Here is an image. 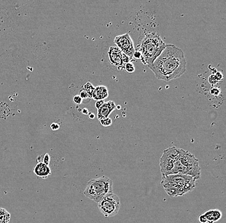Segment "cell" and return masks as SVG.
<instances>
[{
	"mask_svg": "<svg viewBox=\"0 0 226 223\" xmlns=\"http://www.w3.org/2000/svg\"><path fill=\"white\" fill-rule=\"evenodd\" d=\"M10 215L4 208H0V223H8Z\"/></svg>",
	"mask_w": 226,
	"mask_h": 223,
	"instance_id": "9a60e30c",
	"label": "cell"
},
{
	"mask_svg": "<svg viewBox=\"0 0 226 223\" xmlns=\"http://www.w3.org/2000/svg\"><path fill=\"white\" fill-rule=\"evenodd\" d=\"M79 96L81 97L82 99V102H83V100H87V102H89L90 100V99H91V97L90 96V95H89L87 93V92L86 91H85L84 89H82L81 91L80 92V95Z\"/></svg>",
	"mask_w": 226,
	"mask_h": 223,
	"instance_id": "e0dca14e",
	"label": "cell"
},
{
	"mask_svg": "<svg viewBox=\"0 0 226 223\" xmlns=\"http://www.w3.org/2000/svg\"><path fill=\"white\" fill-rule=\"evenodd\" d=\"M196 179L182 174L163 176L161 184L170 196H182L195 187Z\"/></svg>",
	"mask_w": 226,
	"mask_h": 223,
	"instance_id": "7a4b0ae2",
	"label": "cell"
},
{
	"mask_svg": "<svg viewBox=\"0 0 226 223\" xmlns=\"http://www.w3.org/2000/svg\"><path fill=\"white\" fill-rule=\"evenodd\" d=\"M45 159V160H44V163L46 164V165H48V162H49V159H50V158H49V156L48 155V154H46V155H45V156H44V159Z\"/></svg>",
	"mask_w": 226,
	"mask_h": 223,
	"instance_id": "cb8c5ba5",
	"label": "cell"
},
{
	"mask_svg": "<svg viewBox=\"0 0 226 223\" xmlns=\"http://www.w3.org/2000/svg\"><path fill=\"white\" fill-rule=\"evenodd\" d=\"M104 102H104V100H97V102H96V103H95V106H96V108H97V109H98V108H100L103 105V104H104Z\"/></svg>",
	"mask_w": 226,
	"mask_h": 223,
	"instance_id": "7402d4cb",
	"label": "cell"
},
{
	"mask_svg": "<svg viewBox=\"0 0 226 223\" xmlns=\"http://www.w3.org/2000/svg\"><path fill=\"white\" fill-rule=\"evenodd\" d=\"M89 116H90V118H91V119H93V118H94V115L90 113V114H89Z\"/></svg>",
	"mask_w": 226,
	"mask_h": 223,
	"instance_id": "484cf974",
	"label": "cell"
},
{
	"mask_svg": "<svg viewBox=\"0 0 226 223\" xmlns=\"http://www.w3.org/2000/svg\"><path fill=\"white\" fill-rule=\"evenodd\" d=\"M10 113L9 105L5 102L0 103V118H5L7 117Z\"/></svg>",
	"mask_w": 226,
	"mask_h": 223,
	"instance_id": "5bb4252c",
	"label": "cell"
},
{
	"mask_svg": "<svg viewBox=\"0 0 226 223\" xmlns=\"http://www.w3.org/2000/svg\"><path fill=\"white\" fill-rule=\"evenodd\" d=\"M108 90L105 86H99L94 88L92 98L96 100H101L106 99L108 96Z\"/></svg>",
	"mask_w": 226,
	"mask_h": 223,
	"instance_id": "7c38bea8",
	"label": "cell"
},
{
	"mask_svg": "<svg viewBox=\"0 0 226 223\" xmlns=\"http://www.w3.org/2000/svg\"><path fill=\"white\" fill-rule=\"evenodd\" d=\"M82 113L84 114V115H88V114H89L88 109H86V108L83 109V110H82Z\"/></svg>",
	"mask_w": 226,
	"mask_h": 223,
	"instance_id": "d4e9b609",
	"label": "cell"
},
{
	"mask_svg": "<svg viewBox=\"0 0 226 223\" xmlns=\"http://www.w3.org/2000/svg\"><path fill=\"white\" fill-rule=\"evenodd\" d=\"M83 89H84L85 91H86L87 92V93L90 95V96L92 98L93 96V93L94 92V88L93 87V86L91 84L90 82H87L86 83V84L83 86Z\"/></svg>",
	"mask_w": 226,
	"mask_h": 223,
	"instance_id": "2e32d148",
	"label": "cell"
},
{
	"mask_svg": "<svg viewBox=\"0 0 226 223\" xmlns=\"http://www.w3.org/2000/svg\"><path fill=\"white\" fill-rule=\"evenodd\" d=\"M114 42L123 53L128 57H133V54L135 52L134 43L128 33L116 36Z\"/></svg>",
	"mask_w": 226,
	"mask_h": 223,
	"instance_id": "ba28073f",
	"label": "cell"
},
{
	"mask_svg": "<svg viewBox=\"0 0 226 223\" xmlns=\"http://www.w3.org/2000/svg\"><path fill=\"white\" fill-rule=\"evenodd\" d=\"M108 56L111 63L119 69L124 63L129 62V57L123 53L118 47H110L108 52Z\"/></svg>",
	"mask_w": 226,
	"mask_h": 223,
	"instance_id": "9c48e42d",
	"label": "cell"
},
{
	"mask_svg": "<svg viewBox=\"0 0 226 223\" xmlns=\"http://www.w3.org/2000/svg\"><path fill=\"white\" fill-rule=\"evenodd\" d=\"M166 44L160 35L155 32L147 33L141 41L140 52L141 53L140 61L145 65H151L157 57L165 48Z\"/></svg>",
	"mask_w": 226,
	"mask_h": 223,
	"instance_id": "3957f363",
	"label": "cell"
},
{
	"mask_svg": "<svg viewBox=\"0 0 226 223\" xmlns=\"http://www.w3.org/2000/svg\"><path fill=\"white\" fill-rule=\"evenodd\" d=\"M133 57L137 59H141V52H140V50H137V51H135L134 54H133Z\"/></svg>",
	"mask_w": 226,
	"mask_h": 223,
	"instance_id": "44dd1931",
	"label": "cell"
},
{
	"mask_svg": "<svg viewBox=\"0 0 226 223\" xmlns=\"http://www.w3.org/2000/svg\"><path fill=\"white\" fill-rule=\"evenodd\" d=\"M125 70L128 73H132L135 71V67L131 62H127L125 65Z\"/></svg>",
	"mask_w": 226,
	"mask_h": 223,
	"instance_id": "d6986e66",
	"label": "cell"
},
{
	"mask_svg": "<svg viewBox=\"0 0 226 223\" xmlns=\"http://www.w3.org/2000/svg\"><path fill=\"white\" fill-rule=\"evenodd\" d=\"M34 172L39 176L44 177L47 176L50 173V170L49 167L44 163L40 162L34 169Z\"/></svg>",
	"mask_w": 226,
	"mask_h": 223,
	"instance_id": "4fadbf2b",
	"label": "cell"
},
{
	"mask_svg": "<svg viewBox=\"0 0 226 223\" xmlns=\"http://www.w3.org/2000/svg\"><path fill=\"white\" fill-rule=\"evenodd\" d=\"M155 77L168 82L182 76L186 69V60L182 50L174 45H166L161 53L148 66Z\"/></svg>",
	"mask_w": 226,
	"mask_h": 223,
	"instance_id": "6da1fadb",
	"label": "cell"
},
{
	"mask_svg": "<svg viewBox=\"0 0 226 223\" xmlns=\"http://www.w3.org/2000/svg\"><path fill=\"white\" fill-rule=\"evenodd\" d=\"M73 102L76 104H80L82 102V99L79 95H75L73 97Z\"/></svg>",
	"mask_w": 226,
	"mask_h": 223,
	"instance_id": "ffe728a7",
	"label": "cell"
},
{
	"mask_svg": "<svg viewBox=\"0 0 226 223\" xmlns=\"http://www.w3.org/2000/svg\"><path fill=\"white\" fill-rule=\"evenodd\" d=\"M111 193H113V182L106 176L90 180L87 183L84 192L86 197L97 203Z\"/></svg>",
	"mask_w": 226,
	"mask_h": 223,
	"instance_id": "5b68a950",
	"label": "cell"
},
{
	"mask_svg": "<svg viewBox=\"0 0 226 223\" xmlns=\"http://www.w3.org/2000/svg\"><path fill=\"white\" fill-rule=\"evenodd\" d=\"M182 150V149L172 147L163 151L159 161L160 169L163 176H167L172 170L175 163L179 158Z\"/></svg>",
	"mask_w": 226,
	"mask_h": 223,
	"instance_id": "8992f818",
	"label": "cell"
},
{
	"mask_svg": "<svg viewBox=\"0 0 226 223\" xmlns=\"http://www.w3.org/2000/svg\"><path fill=\"white\" fill-rule=\"evenodd\" d=\"M222 217V213L218 210H209L200 215L199 221L202 223H213Z\"/></svg>",
	"mask_w": 226,
	"mask_h": 223,
	"instance_id": "8fae6325",
	"label": "cell"
},
{
	"mask_svg": "<svg viewBox=\"0 0 226 223\" xmlns=\"http://www.w3.org/2000/svg\"><path fill=\"white\" fill-rule=\"evenodd\" d=\"M50 127L53 131H56L59 129V125L57 123H52L50 125Z\"/></svg>",
	"mask_w": 226,
	"mask_h": 223,
	"instance_id": "603a6c76",
	"label": "cell"
},
{
	"mask_svg": "<svg viewBox=\"0 0 226 223\" xmlns=\"http://www.w3.org/2000/svg\"><path fill=\"white\" fill-rule=\"evenodd\" d=\"M100 123L103 125V126H105V127L110 126V125H111V124H112V120L109 117L104 118V119H102V120H100Z\"/></svg>",
	"mask_w": 226,
	"mask_h": 223,
	"instance_id": "ac0fdd59",
	"label": "cell"
},
{
	"mask_svg": "<svg viewBox=\"0 0 226 223\" xmlns=\"http://www.w3.org/2000/svg\"><path fill=\"white\" fill-rule=\"evenodd\" d=\"M116 108V106L113 101H108L104 102L103 105L97 109V117L98 120H102L104 118H108L112 111Z\"/></svg>",
	"mask_w": 226,
	"mask_h": 223,
	"instance_id": "30bf717a",
	"label": "cell"
},
{
	"mask_svg": "<svg viewBox=\"0 0 226 223\" xmlns=\"http://www.w3.org/2000/svg\"><path fill=\"white\" fill-rule=\"evenodd\" d=\"M177 174L188 175L196 179H199L201 177V168L198 159L192 154L182 150L179 158L176 161L173 169L168 175Z\"/></svg>",
	"mask_w": 226,
	"mask_h": 223,
	"instance_id": "277c9868",
	"label": "cell"
},
{
	"mask_svg": "<svg viewBox=\"0 0 226 223\" xmlns=\"http://www.w3.org/2000/svg\"><path fill=\"white\" fill-rule=\"evenodd\" d=\"M98 208L105 217H113L120 210V199L116 194H109L98 202Z\"/></svg>",
	"mask_w": 226,
	"mask_h": 223,
	"instance_id": "52a82bcc",
	"label": "cell"
}]
</instances>
